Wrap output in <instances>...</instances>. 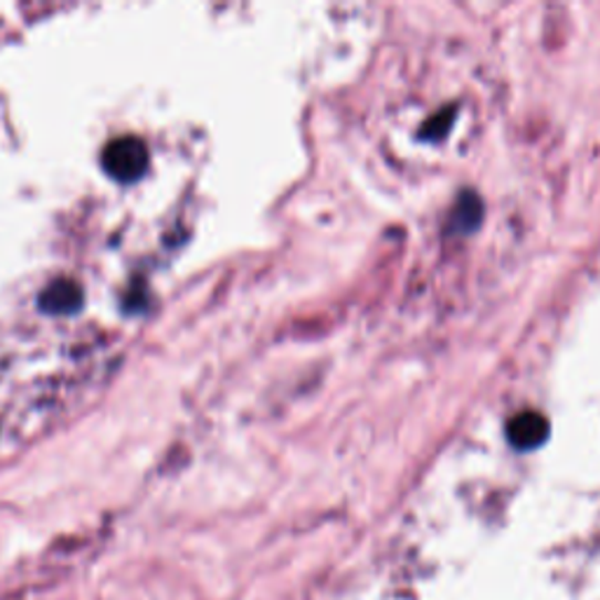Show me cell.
Masks as SVG:
<instances>
[{
  "instance_id": "2",
  "label": "cell",
  "mask_w": 600,
  "mask_h": 600,
  "mask_svg": "<svg viewBox=\"0 0 600 600\" xmlns=\"http://www.w3.org/2000/svg\"><path fill=\"white\" fill-rule=\"evenodd\" d=\"M83 288L81 284H75L73 280H56L45 286V292L38 298L41 303V309L48 315H73L83 307Z\"/></svg>"
},
{
  "instance_id": "3",
  "label": "cell",
  "mask_w": 600,
  "mask_h": 600,
  "mask_svg": "<svg viewBox=\"0 0 600 600\" xmlns=\"http://www.w3.org/2000/svg\"><path fill=\"white\" fill-rule=\"evenodd\" d=\"M507 434L516 449L528 451L539 446V443H545V439L549 436V422L537 411H524L509 420Z\"/></svg>"
},
{
  "instance_id": "1",
  "label": "cell",
  "mask_w": 600,
  "mask_h": 600,
  "mask_svg": "<svg viewBox=\"0 0 600 600\" xmlns=\"http://www.w3.org/2000/svg\"><path fill=\"white\" fill-rule=\"evenodd\" d=\"M148 148L137 137L113 139L102 152V165L106 173L120 183L139 181L148 169Z\"/></svg>"
}]
</instances>
